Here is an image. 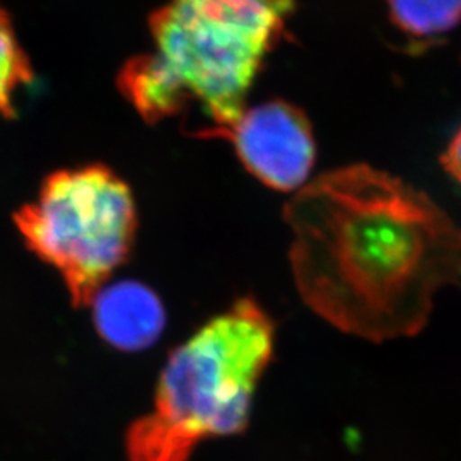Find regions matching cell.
Returning a JSON list of instances; mask_svg holds the SVG:
<instances>
[{
    "instance_id": "cell-9",
    "label": "cell",
    "mask_w": 461,
    "mask_h": 461,
    "mask_svg": "<svg viewBox=\"0 0 461 461\" xmlns=\"http://www.w3.org/2000/svg\"><path fill=\"white\" fill-rule=\"evenodd\" d=\"M33 79L32 60L17 38L13 19L0 4V116H16V95Z\"/></svg>"
},
{
    "instance_id": "cell-6",
    "label": "cell",
    "mask_w": 461,
    "mask_h": 461,
    "mask_svg": "<svg viewBox=\"0 0 461 461\" xmlns=\"http://www.w3.org/2000/svg\"><path fill=\"white\" fill-rule=\"evenodd\" d=\"M95 323L112 346L135 352L152 346L166 327L165 306L140 282H118L95 297Z\"/></svg>"
},
{
    "instance_id": "cell-4",
    "label": "cell",
    "mask_w": 461,
    "mask_h": 461,
    "mask_svg": "<svg viewBox=\"0 0 461 461\" xmlns=\"http://www.w3.org/2000/svg\"><path fill=\"white\" fill-rule=\"evenodd\" d=\"M274 352L270 314L251 297L238 299L169 354L156 388L158 413L200 441L243 434Z\"/></svg>"
},
{
    "instance_id": "cell-8",
    "label": "cell",
    "mask_w": 461,
    "mask_h": 461,
    "mask_svg": "<svg viewBox=\"0 0 461 461\" xmlns=\"http://www.w3.org/2000/svg\"><path fill=\"white\" fill-rule=\"evenodd\" d=\"M390 16L415 38L447 33L461 23V0H388Z\"/></svg>"
},
{
    "instance_id": "cell-3",
    "label": "cell",
    "mask_w": 461,
    "mask_h": 461,
    "mask_svg": "<svg viewBox=\"0 0 461 461\" xmlns=\"http://www.w3.org/2000/svg\"><path fill=\"white\" fill-rule=\"evenodd\" d=\"M14 224L28 249L59 272L74 306H87L127 262L139 228L131 186L112 167L49 175Z\"/></svg>"
},
{
    "instance_id": "cell-5",
    "label": "cell",
    "mask_w": 461,
    "mask_h": 461,
    "mask_svg": "<svg viewBox=\"0 0 461 461\" xmlns=\"http://www.w3.org/2000/svg\"><path fill=\"white\" fill-rule=\"evenodd\" d=\"M228 140L248 173L268 188L299 190L313 169L316 146L310 118L287 101L276 99L245 110Z\"/></svg>"
},
{
    "instance_id": "cell-10",
    "label": "cell",
    "mask_w": 461,
    "mask_h": 461,
    "mask_svg": "<svg viewBox=\"0 0 461 461\" xmlns=\"http://www.w3.org/2000/svg\"><path fill=\"white\" fill-rule=\"evenodd\" d=\"M441 163L445 166L446 171L461 185V127L446 149Z\"/></svg>"
},
{
    "instance_id": "cell-1",
    "label": "cell",
    "mask_w": 461,
    "mask_h": 461,
    "mask_svg": "<svg viewBox=\"0 0 461 461\" xmlns=\"http://www.w3.org/2000/svg\"><path fill=\"white\" fill-rule=\"evenodd\" d=\"M304 304L331 327L383 344L428 325L461 285V228L428 194L373 166L333 169L284 207Z\"/></svg>"
},
{
    "instance_id": "cell-7",
    "label": "cell",
    "mask_w": 461,
    "mask_h": 461,
    "mask_svg": "<svg viewBox=\"0 0 461 461\" xmlns=\"http://www.w3.org/2000/svg\"><path fill=\"white\" fill-rule=\"evenodd\" d=\"M198 443L197 436L158 412L135 420L125 439L131 461H188Z\"/></svg>"
},
{
    "instance_id": "cell-2",
    "label": "cell",
    "mask_w": 461,
    "mask_h": 461,
    "mask_svg": "<svg viewBox=\"0 0 461 461\" xmlns=\"http://www.w3.org/2000/svg\"><path fill=\"white\" fill-rule=\"evenodd\" d=\"M294 0H169L149 17L152 47L118 74V89L150 125L197 116L192 135L228 139Z\"/></svg>"
}]
</instances>
